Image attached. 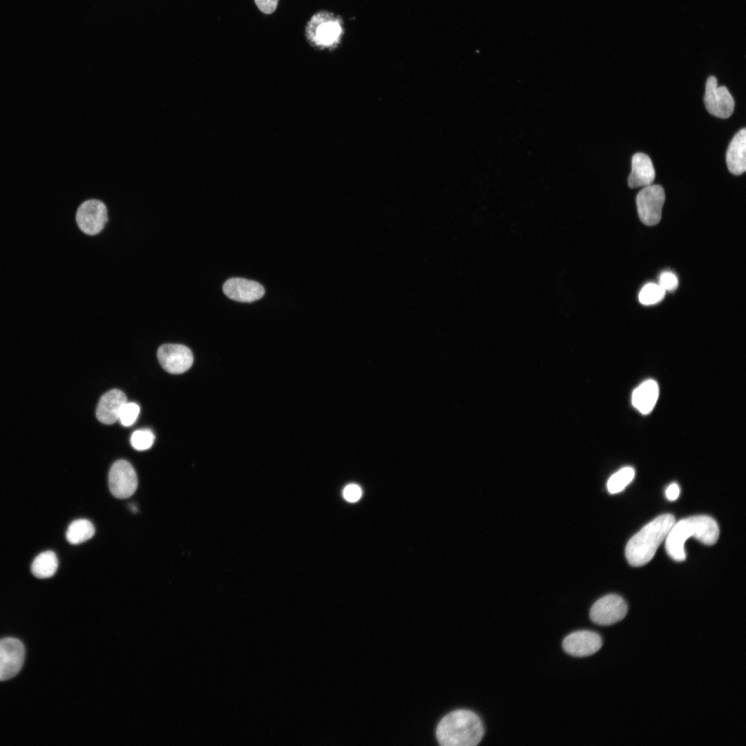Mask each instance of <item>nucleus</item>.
I'll return each mask as SVG.
<instances>
[{
  "label": "nucleus",
  "mask_w": 746,
  "mask_h": 746,
  "mask_svg": "<svg viewBox=\"0 0 746 746\" xmlns=\"http://www.w3.org/2000/svg\"><path fill=\"white\" fill-rule=\"evenodd\" d=\"M717 522L707 515H696L682 519L671 527L665 539L667 554L675 561L682 562L686 559L685 543L694 537L706 545L714 544L719 537Z\"/></svg>",
  "instance_id": "nucleus-1"
},
{
  "label": "nucleus",
  "mask_w": 746,
  "mask_h": 746,
  "mask_svg": "<svg viewBox=\"0 0 746 746\" xmlns=\"http://www.w3.org/2000/svg\"><path fill=\"white\" fill-rule=\"evenodd\" d=\"M484 734L479 717L473 711L457 709L446 714L439 723L436 735L443 746H475Z\"/></svg>",
  "instance_id": "nucleus-2"
},
{
  "label": "nucleus",
  "mask_w": 746,
  "mask_h": 746,
  "mask_svg": "<svg viewBox=\"0 0 746 746\" xmlns=\"http://www.w3.org/2000/svg\"><path fill=\"white\" fill-rule=\"evenodd\" d=\"M674 523L673 515H661L634 535L625 548L629 564L633 566H641L649 562Z\"/></svg>",
  "instance_id": "nucleus-3"
},
{
  "label": "nucleus",
  "mask_w": 746,
  "mask_h": 746,
  "mask_svg": "<svg viewBox=\"0 0 746 746\" xmlns=\"http://www.w3.org/2000/svg\"><path fill=\"white\" fill-rule=\"evenodd\" d=\"M75 222L84 234L94 236L100 233L108 221V209L105 203L97 198L83 201L77 207Z\"/></svg>",
  "instance_id": "nucleus-4"
},
{
  "label": "nucleus",
  "mask_w": 746,
  "mask_h": 746,
  "mask_svg": "<svg viewBox=\"0 0 746 746\" xmlns=\"http://www.w3.org/2000/svg\"><path fill=\"white\" fill-rule=\"evenodd\" d=\"M664 200V191L659 184L646 186L638 192L636 196L638 213L644 224L652 226L660 222Z\"/></svg>",
  "instance_id": "nucleus-5"
},
{
  "label": "nucleus",
  "mask_w": 746,
  "mask_h": 746,
  "mask_svg": "<svg viewBox=\"0 0 746 746\" xmlns=\"http://www.w3.org/2000/svg\"><path fill=\"white\" fill-rule=\"evenodd\" d=\"M625 600L616 594H609L597 600L589 612L591 620L599 625L608 626L622 620L627 615Z\"/></svg>",
  "instance_id": "nucleus-6"
},
{
  "label": "nucleus",
  "mask_w": 746,
  "mask_h": 746,
  "mask_svg": "<svg viewBox=\"0 0 746 746\" xmlns=\"http://www.w3.org/2000/svg\"><path fill=\"white\" fill-rule=\"evenodd\" d=\"M138 480L132 465L120 459L111 466L108 474V486L112 495L119 499L131 497L137 490Z\"/></svg>",
  "instance_id": "nucleus-7"
},
{
  "label": "nucleus",
  "mask_w": 746,
  "mask_h": 746,
  "mask_svg": "<svg viewBox=\"0 0 746 746\" xmlns=\"http://www.w3.org/2000/svg\"><path fill=\"white\" fill-rule=\"evenodd\" d=\"M704 103L707 111L712 115L726 119L734 110V99L725 86H718L714 76L708 77L704 96Z\"/></svg>",
  "instance_id": "nucleus-8"
},
{
  "label": "nucleus",
  "mask_w": 746,
  "mask_h": 746,
  "mask_svg": "<svg viewBox=\"0 0 746 746\" xmlns=\"http://www.w3.org/2000/svg\"><path fill=\"white\" fill-rule=\"evenodd\" d=\"M338 20L327 13L314 15L307 27L310 40L316 46L329 47L338 43L342 34Z\"/></svg>",
  "instance_id": "nucleus-9"
},
{
  "label": "nucleus",
  "mask_w": 746,
  "mask_h": 746,
  "mask_svg": "<svg viewBox=\"0 0 746 746\" xmlns=\"http://www.w3.org/2000/svg\"><path fill=\"white\" fill-rule=\"evenodd\" d=\"M157 354L162 368L171 374L184 373L193 362L192 352L182 344H163L158 348Z\"/></svg>",
  "instance_id": "nucleus-10"
},
{
  "label": "nucleus",
  "mask_w": 746,
  "mask_h": 746,
  "mask_svg": "<svg viewBox=\"0 0 746 746\" xmlns=\"http://www.w3.org/2000/svg\"><path fill=\"white\" fill-rule=\"evenodd\" d=\"M25 658L23 643L14 638L0 640V681L14 677L20 671Z\"/></svg>",
  "instance_id": "nucleus-11"
},
{
  "label": "nucleus",
  "mask_w": 746,
  "mask_h": 746,
  "mask_svg": "<svg viewBox=\"0 0 746 746\" xmlns=\"http://www.w3.org/2000/svg\"><path fill=\"white\" fill-rule=\"evenodd\" d=\"M602 645L601 636L596 632L588 630L574 631L562 642L563 649L575 657L591 656L598 651Z\"/></svg>",
  "instance_id": "nucleus-12"
},
{
  "label": "nucleus",
  "mask_w": 746,
  "mask_h": 746,
  "mask_svg": "<svg viewBox=\"0 0 746 746\" xmlns=\"http://www.w3.org/2000/svg\"><path fill=\"white\" fill-rule=\"evenodd\" d=\"M222 289L225 295L231 299L244 303L259 300L265 294L264 287L260 283L241 278L227 280Z\"/></svg>",
  "instance_id": "nucleus-13"
},
{
  "label": "nucleus",
  "mask_w": 746,
  "mask_h": 746,
  "mask_svg": "<svg viewBox=\"0 0 746 746\" xmlns=\"http://www.w3.org/2000/svg\"><path fill=\"white\" fill-rule=\"evenodd\" d=\"M127 402L126 394L113 389L106 392L99 399L97 409V419L104 424H112L119 420L123 405Z\"/></svg>",
  "instance_id": "nucleus-14"
},
{
  "label": "nucleus",
  "mask_w": 746,
  "mask_h": 746,
  "mask_svg": "<svg viewBox=\"0 0 746 746\" xmlns=\"http://www.w3.org/2000/svg\"><path fill=\"white\" fill-rule=\"evenodd\" d=\"M656 177L655 169L651 158L645 153H637L632 157L631 172L628 178L630 188L646 186L652 184Z\"/></svg>",
  "instance_id": "nucleus-15"
},
{
  "label": "nucleus",
  "mask_w": 746,
  "mask_h": 746,
  "mask_svg": "<svg viewBox=\"0 0 746 746\" xmlns=\"http://www.w3.org/2000/svg\"><path fill=\"white\" fill-rule=\"evenodd\" d=\"M746 129L743 128L732 138L726 153L729 172L738 175L746 170Z\"/></svg>",
  "instance_id": "nucleus-16"
},
{
  "label": "nucleus",
  "mask_w": 746,
  "mask_h": 746,
  "mask_svg": "<svg viewBox=\"0 0 746 746\" xmlns=\"http://www.w3.org/2000/svg\"><path fill=\"white\" fill-rule=\"evenodd\" d=\"M659 396V387L656 381L648 379L640 383L633 392L631 402L633 407L643 414L650 413Z\"/></svg>",
  "instance_id": "nucleus-17"
},
{
  "label": "nucleus",
  "mask_w": 746,
  "mask_h": 746,
  "mask_svg": "<svg viewBox=\"0 0 746 746\" xmlns=\"http://www.w3.org/2000/svg\"><path fill=\"white\" fill-rule=\"evenodd\" d=\"M58 560L56 554L51 551H46L39 554L31 564V571L34 576L39 579L52 577L57 571Z\"/></svg>",
  "instance_id": "nucleus-18"
},
{
  "label": "nucleus",
  "mask_w": 746,
  "mask_h": 746,
  "mask_svg": "<svg viewBox=\"0 0 746 746\" xmlns=\"http://www.w3.org/2000/svg\"><path fill=\"white\" fill-rule=\"evenodd\" d=\"M93 523L86 519L73 521L68 527L66 537L72 544H79L90 539L95 534Z\"/></svg>",
  "instance_id": "nucleus-19"
},
{
  "label": "nucleus",
  "mask_w": 746,
  "mask_h": 746,
  "mask_svg": "<svg viewBox=\"0 0 746 746\" xmlns=\"http://www.w3.org/2000/svg\"><path fill=\"white\" fill-rule=\"evenodd\" d=\"M635 477V470L630 466L624 467L612 475L606 484L607 490L611 494H616L622 491L629 484Z\"/></svg>",
  "instance_id": "nucleus-20"
},
{
  "label": "nucleus",
  "mask_w": 746,
  "mask_h": 746,
  "mask_svg": "<svg viewBox=\"0 0 746 746\" xmlns=\"http://www.w3.org/2000/svg\"><path fill=\"white\" fill-rule=\"evenodd\" d=\"M665 295V291L656 283L645 285L639 294V300L644 305H654L660 302Z\"/></svg>",
  "instance_id": "nucleus-21"
},
{
  "label": "nucleus",
  "mask_w": 746,
  "mask_h": 746,
  "mask_svg": "<svg viewBox=\"0 0 746 746\" xmlns=\"http://www.w3.org/2000/svg\"><path fill=\"white\" fill-rule=\"evenodd\" d=\"M155 440V435L149 429L135 431L131 438L132 446L137 450H145L151 447Z\"/></svg>",
  "instance_id": "nucleus-22"
},
{
  "label": "nucleus",
  "mask_w": 746,
  "mask_h": 746,
  "mask_svg": "<svg viewBox=\"0 0 746 746\" xmlns=\"http://www.w3.org/2000/svg\"><path fill=\"white\" fill-rule=\"evenodd\" d=\"M140 406L133 402H126L122 407L119 420L124 426H130L135 423L140 413Z\"/></svg>",
  "instance_id": "nucleus-23"
},
{
  "label": "nucleus",
  "mask_w": 746,
  "mask_h": 746,
  "mask_svg": "<svg viewBox=\"0 0 746 746\" xmlns=\"http://www.w3.org/2000/svg\"><path fill=\"white\" fill-rule=\"evenodd\" d=\"M658 285L666 291H672L678 286V279L676 274L671 271L662 272L659 277Z\"/></svg>",
  "instance_id": "nucleus-24"
},
{
  "label": "nucleus",
  "mask_w": 746,
  "mask_h": 746,
  "mask_svg": "<svg viewBox=\"0 0 746 746\" xmlns=\"http://www.w3.org/2000/svg\"><path fill=\"white\" fill-rule=\"evenodd\" d=\"M343 495L347 501L355 502L361 497V490L360 487L356 484H350L344 488Z\"/></svg>",
  "instance_id": "nucleus-25"
},
{
  "label": "nucleus",
  "mask_w": 746,
  "mask_h": 746,
  "mask_svg": "<svg viewBox=\"0 0 746 746\" xmlns=\"http://www.w3.org/2000/svg\"><path fill=\"white\" fill-rule=\"evenodd\" d=\"M259 10L265 14H271L276 9L278 0H254Z\"/></svg>",
  "instance_id": "nucleus-26"
},
{
  "label": "nucleus",
  "mask_w": 746,
  "mask_h": 746,
  "mask_svg": "<svg viewBox=\"0 0 746 746\" xmlns=\"http://www.w3.org/2000/svg\"><path fill=\"white\" fill-rule=\"evenodd\" d=\"M665 495L669 500H676L680 495L679 486L676 483L670 484L665 490Z\"/></svg>",
  "instance_id": "nucleus-27"
},
{
  "label": "nucleus",
  "mask_w": 746,
  "mask_h": 746,
  "mask_svg": "<svg viewBox=\"0 0 746 746\" xmlns=\"http://www.w3.org/2000/svg\"><path fill=\"white\" fill-rule=\"evenodd\" d=\"M130 508L131 509V510H132L133 512H136V511L137 510V509L136 506H134V505H131V507H130Z\"/></svg>",
  "instance_id": "nucleus-28"
}]
</instances>
